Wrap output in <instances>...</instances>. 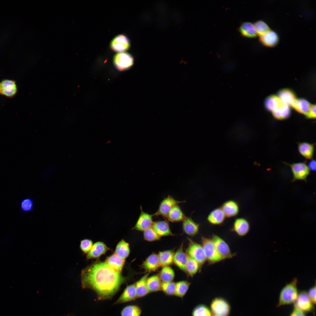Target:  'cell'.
<instances>
[{
	"label": "cell",
	"mask_w": 316,
	"mask_h": 316,
	"mask_svg": "<svg viewBox=\"0 0 316 316\" xmlns=\"http://www.w3.org/2000/svg\"><path fill=\"white\" fill-rule=\"evenodd\" d=\"M81 279L83 288L93 290L104 300L111 298L127 279L105 261H97L82 270Z\"/></svg>",
	"instance_id": "obj_1"
},
{
	"label": "cell",
	"mask_w": 316,
	"mask_h": 316,
	"mask_svg": "<svg viewBox=\"0 0 316 316\" xmlns=\"http://www.w3.org/2000/svg\"><path fill=\"white\" fill-rule=\"evenodd\" d=\"M297 280L295 279L281 289L276 307L294 304L299 292L297 287Z\"/></svg>",
	"instance_id": "obj_2"
},
{
	"label": "cell",
	"mask_w": 316,
	"mask_h": 316,
	"mask_svg": "<svg viewBox=\"0 0 316 316\" xmlns=\"http://www.w3.org/2000/svg\"><path fill=\"white\" fill-rule=\"evenodd\" d=\"M201 245L209 265H213L224 260L215 248L211 238L202 236Z\"/></svg>",
	"instance_id": "obj_3"
},
{
	"label": "cell",
	"mask_w": 316,
	"mask_h": 316,
	"mask_svg": "<svg viewBox=\"0 0 316 316\" xmlns=\"http://www.w3.org/2000/svg\"><path fill=\"white\" fill-rule=\"evenodd\" d=\"M187 239L188 245L186 253L198 262L201 270L202 266L206 261L203 247L201 244L195 242L190 238L188 237Z\"/></svg>",
	"instance_id": "obj_4"
},
{
	"label": "cell",
	"mask_w": 316,
	"mask_h": 316,
	"mask_svg": "<svg viewBox=\"0 0 316 316\" xmlns=\"http://www.w3.org/2000/svg\"><path fill=\"white\" fill-rule=\"evenodd\" d=\"M314 304L309 298L307 292L302 291L298 295L293 305L305 313H311L315 315Z\"/></svg>",
	"instance_id": "obj_5"
},
{
	"label": "cell",
	"mask_w": 316,
	"mask_h": 316,
	"mask_svg": "<svg viewBox=\"0 0 316 316\" xmlns=\"http://www.w3.org/2000/svg\"><path fill=\"white\" fill-rule=\"evenodd\" d=\"M210 310L215 316H229L231 307L229 302L221 297L214 298L210 304Z\"/></svg>",
	"instance_id": "obj_6"
},
{
	"label": "cell",
	"mask_w": 316,
	"mask_h": 316,
	"mask_svg": "<svg viewBox=\"0 0 316 316\" xmlns=\"http://www.w3.org/2000/svg\"><path fill=\"white\" fill-rule=\"evenodd\" d=\"M185 202V201H178L169 195L161 202L157 211L153 214V217L161 216L166 219L169 213L173 207Z\"/></svg>",
	"instance_id": "obj_7"
},
{
	"label": "cell",
	"mask_w": 316,
	"mask_h": 316,
	"mask_svg": "<svg viewBox=\"0 0 316 316\" xmlns=\"http://www.w3.org/2000/svg\"><path fill=\"white\" fill-rule=\"evenodd\" d=\"M211 239L217 250L224 260L231 258L235 255L232 253L227 243L221 237L213 234Z\"/></svg>",
	"instance_id": "obj_8"
},
{
	"label": "cell",
	"mask_w": 316,
	"mask_h": 316,
	"mask_svg": "<svg viewBox=\"0 0 316 316\" xmlns=\"http://www.w3.org/2000/svg\"><path fill=\"white\" fill-rule=\"evenodd\" d=\"M133 56L125 52L116 54L113 58L114 65L120 71L125 70L130 68L133 65Z\"/></svg>",
	"instance_id": "obj_9"
},
{
	"label": "cell",
	"mask_w": 316,
	"mask_h": 316,
	"mask_svg": "<svg viewBox=\"0 0 316 316\" xmlns=\"http://www.w3.org/2000/svg\"><path fill=\"white\" fill-rule=\"evenodd\" d=\"M289 166L293 176V181L301 180L306 181L310 173V169L305 163L298 162L290 164Z\"/></svg>",
	"instance_id": "obj_10"
},
{
	"label": "cell",
	"mask_w": 316,
	"mask_h": 316,
	"mask_svg": "<svg viewBox=\"0 0 316 316\" xmlns=\"http://www.w3.org/2000/svg\"><path fill=\"white\" fill-rule=\"evenodd\" d=\"M140 209V214L135 225L132 229L143 231L152 227L154 222L153 220V214L144 212L141 206Z\"/></svg>",
	"instance_id": "obj_11"
},
{
	"label": "cell",
	"mask_w": 316,
	"mask_h": 316,
	"mask_svg": "<svg viewBox=\"0 0 316 316\" xmlns=\"http://www.w3.org/2000/svg\"><path fill=\"white\" fill-rule=\"evenodd\" d=\"M110 46L114 51L119 52H125L130 47V42L126 36L120 34L116 36L112 39Z\"/></svg>",
	"instance_id": "obj_12"
},
{
	"label": "cell",
	"mask_w": 316,
	"mask_h": 316,
	"mask_svg": "<svg viewBox=\"0 0 316 316\" xmlns=\"http://www.w3.org/2000/svg\"><path fill=\"white\" fill-rule=\"evenodd\" d=\"M250 224L246 219L243 217L236 218L233 223L230 230L239 236H243L249 232Z\"/></svg>",
	"instance_id": "obj_13"
},
{
	"label": "cell",
	"mask_w": 316,
	"mask_h": 316,
	"mask_svg": "<svg viewBox=\"0 0 316 316\" xmlns=\"http://www.w3.org/2000/svg\"><path fill=\"white\" fill-rule=\"evenodd\" d=\"M137 298L135 284L134 283L127 286L114 304L125 303L135 300Z\"/></svg>",
	"instance_id": "obj_14"
},
{
	"label": "cell",
	"mask_w": 316,
	"mask_h": 316,
	"mask_svg": "<svg viewBox=\"0 0 316 316\" xmlns=\"http://www.w3.org/2000/svg\"><path fill=\"white\" fill-rule=\"evenodd\" d=\"M226 218L235 217L239 214L240 207L238 203L233 200H227L223 203L220 207Z\"/></svg>",
	"instance_id": "obj_15"
},
{
	"label": "cell",
	"mask_w": 316,
	"mask_h": 316,
	"mask_svg": "<svg viewBox=\"0 0 316 316\" xmlns=\"http://www.w3.org/2000/svg\"><path fill=\"white\" fill-rule=\"evenodd\" d=\"M152 227L161 237L175 235L171 231L169 222L166 219L154 221Z\"/></svg>",
	"instance_id": "obj_16"
},
{
	"label": "cell",
	"mask_w": 316,
	"mask_h": 316,
	"mask_svg": "<svg viewBox=\"0 0 316 316\" xmlns=\"http://www.w3.org/2000/svg\"><path fill=\"white\" fill-rule=\"evenodd\" d=\"M161 267L158 255L154 253L149 256L140 265L141 268L150 273L155 272Z\"/></svg>",
	"instance_id": "obj_17"
},
{
	"label": "cell",
	"mask_w": 316,
	"mask_h": 316,
	"mask_svg": "<svg viewBox=\"0 0 316 316\" xmlns=\"http://www.w3.org/2000/svg\"><path fill=\"white\" fill-rule=\"evenodd\" d=\"M182 221V229L185 233L192 237L198 233L200 224L195 222L191 217L186 216Z\"/></svg>",
	"instance_id": "obj_18"
},
{
	"label": "cell",
	"mask_w": 316,
	"mask_h": 316,
	"mask_svg": "<svg viewBox=\"0 0 316 316\" xmlns=\"http://www.w3.org/2000/svg\"><path fill=\"white\" fill-rule=\"evenodd\" d=\"M183 243H182L178 250L175 252L173 263L180 270L186 274V266L187 264V255L183 250Z\"/></svg>",
	"instance_id": "obj_19"
},
{
	"label": "cell",
	"mask_w": 316,
	"mask_h": 316,
	"mask_svg": "<svg viewBox=\"0 0 316 316\" xmlns=\"http://www.w3.org/2000/svg\"><path fill=\"white\" fill-rule=\"evenodd\" d=\"M110 249L103 242H97L93 244L91 249L87 254L86 258L87 260L98 258Z\"/></svg>",
	"instance_id": "obj_20"
},
{
	"label": "cell",
	"mask_w": 316,
	"mask_h": 316,
	"mask_svg": "<svg viewBox=\"0 0 316 316\" xmlns=\"http://www.w3.org/2000/svg\"><path fill=\"white\" fill-rule=\"evenodd\" d=\"M226 217L220 207L213 209L207 218L208 222L213 225H222L224 222Z\"/></svg>",
	"instance_id": "obj_21"
},
{
	"label": "cell",
	"mask_w": 316,
	"mask_h": 316,
	"mask_svg": "<svg viewBox=\"0 0 316 316\" xmlns=\"http://www.w3.org/2000/svg\"><path fill=\"white\" fill-rule=\"evenodd\" d=\"M17 91V85L13 80H4L0 83V93L8 97L14 96Z\"/></svg>",
	"instance_id": "obj_22"
},
{
	"label": "cell",
	"mask_w": 316,
	"mask_h": 316,
	"mask_svg": "<svg viewBox=\"0 0 316 316\" xmlns=\"http://www.w3.org/2000/svg\"><path fill=\"white\" fill-rule=\"evenodd\" d=\"M279 40L278 34L274 31L270 30L260 38V42L261 43L268 47L276 46L278 43Z\"/></svg>",
	"instance_id": "obj_23"
},
{
	"label": "cell",
	"mask_w": 316,
	"mask_h": 316,
	"mask_svg": "<svg viewBox=\"0 0 316 316\" xmlns=\"http://www.w3.org/2000/svg\"><path fill=\"white\" fill-rule=\"evenodd\" d=\"M150 273L147 272L135 283L137 298L144 297L150 293L146 283Z\"/></svg>",
	"instance_id": "obj_24"
},
{
	"label": "cell",
	"mask_w": 316,
	"mask_h": 316,
	"mask_svg": "<svg viewBox=\"0 0 316 316\" xmlns=\"http://www.w3.org/2000/svg\"><path fill=\"white\" fill-rule=\"evenodd\" d=\"M105 262L112 268L121 272L124 265L125 260L123 259L114 253L107 257Z\"/></svg>",
	"instance_id": "obj_25"
},
{
	"label": "cell",
	"mask_w": 316,
	"mask_h": 316,
	"mask_svg": "<svg viewBox=\"0 0 316 316\" xmlns=\"http://www.w3.org/2000/svg\"><path fill=\"white\" fill-rule=\"evenodd\" d=\"M186 216L178 205L173 207L169 213L166 219L172 222L182 221Z\"/></svg>",
	"instance_id": "obj_26"
},
{
	"label": "cell",
	"mask_w": 316,
	"mask_h": 316,
	"mask_svg": "<svg viewBox=\"0 0 316 316\" xmlns=\"http://www.w3.org/2000/svg\"><path fill=\"white\" fill-rule=\"evenodd\" d=\"M312 105L303 99H296L291 106L297 111L306 116L310 112Z\"/></svg>",
	"instance_id": "obj_27"
},
{
	"label": "cell",
	"mask_w": 316,
	"mask_h": 316,
	"mask_svg": "<svg viewBox=\"0 0 316 316\" xmlns=\"http://www.w3.org/2000/svg\"><path fill=\"white\" fill-rule=\"evenodd\" d=\"M174 250L159 251L158 256L161 267L169 266L173 263Z\"/></svg>",
	"instance_id": "obj_28"
},
{
	"label": "cell",
	"mask_w": 316,
	"mask_h": 316,
	"mask_svg": "<svg viewBox=\"0 0 316 316\" xmlns=\"http://www.w3.org/2000/svg\"><path fill=\"white\" fill-rule=\"evenodd\" d=\"M277 96L282 102L289 106H291L296 99L295 94L288 89L281 90Z\"/></svg>",
	"instance_id": "obj_29"
},
{
	"label": "cell",
	"mask_w": 316,
	"mask_h": 316,
	"mask_svg": "<svg viewBox=\"0 0 316 316\" xmlns=\"http://www.w3.org/2000/svg\"><path fill=\"white\" fill-rule=\"evenodd\" d=\"M239 31L242 36L246 37L253 38L257 35L254 25L249 22L242 24L239 27Z\"/></svg>",
	"instance_id": "obj_30"
},
{
	"label": "cell",
	"mask_w": 316,
	"mask_h": 316,
	"mask_svg": "<svg viewBox=\"0 0 316 316\" xmlns=\"http://www.w3.org/2000/svg\"><path fill=\"white\" fill-rule=\"evenodd\" d=\"M146 283L150 293L156 292L161 290L162 282L158 274L148 276L146 280Z\"/></svg>",
	"instance_id": "obj_31"
},
{
	"label": "cell",
	"mask_w": 316,
	"mask_h": 316,
	"mask_svg": "<svg viewBox=\"0 0 316 316\" xmlns=\"http://www.w3.org/2000/svg\"><path fill=\"white\" fill-rule=\"evenodd\" d=\"M129 244L124 239H121L116 247L115 253L123 259L125 260L130 253Z\"/></svg>",
	"instance_id": "obj_32"
},
{
	"label": "cell",
	"mask_w": 316,
	"mask_h": 316,
	"mask_svg": "<svg viewBox=\"0 0 316 316\" xmlns=\"http://www.w3.org/2000/svg\"><path fill=\"white\" fill-rule=\"evenodd\" d=\"M187 255L188 260L186 268V274L192 277L198 272H200L201 270L198 262Z\"/></svg>",
	"instance_id": "obj_33"
},
{
	"label": "cell",
	"mask_w": 316,
	"mask_h": 316,
	"mask_svg": "<svg viewBox=\"0 0 316 316\" xmlns=\"http://www.w3.org/2000/svg\"><path fill=\"white\" fill-rule=\"evenodd\" d=\"M158 276L162 282L173 281L175 277L174 269L169 266L162 267Z\"/></svg>",
	"instance_id": "obj_34"
},
{
	"label": "cell",
	"mask_w": 316,
	"mask_h": 316,
	"mask_svg": "<svg viewBox=\"0 0 316 316\" xmlns=\"http://www.w3.org/2000/svg\"><path fill=\"white\" fill-rule=\"evenodd\" d=\"M283 103L277 96H270L266 99L265 105L267 109L272 113L276 110Z\"/></svg>",
	"instance_id": "obj_35"
},
{
	"label": "cell",
	"mask_w": 316,
	"mask_h": 316,
	"mask_svg": "<svg viewBox=\"0 0 316 316\" xmlns=\"http://www.w3.org/2000/svg\"><path fill=\"white\" fill-rule=\"evenodd\" d=\"M290 113L291 110L289 106L283 103L272 112L274 118L279 120L286 118L290 116Z\"/></svg>",
	"instance_id": "obj_36"
},
{
	"label": "cell",
	"mask_w": 316,
	"mask_h": 316,
	"mask_svg": "<svg viewBox=\"0 0 316 316\" xmlns=\"http://www.w3.org/2000/svg\"><path fill=\"white\" fill-rule=\"evenodd\" d=\"M298 149L300 154L305 158H312L314 150L313 145L305 142L300 143L298 145Z\"/></svg>",
	"instance_id": "obj_37"
},
{
	"label": "cell",
	"mask_w": 316,
	"mask_h": 316,
	"mask_svg": "<svg viewBox=\"0 0 316 316\" xmlns=\"http://www.w3.org/2000/svg\"><path fill=\"white\" fill-rule=\"evenodd\" d=\"M191 283L187 281H181L176 283V296L183 298L186 294Z\"/></svg>",
	"instance_id": "obj_38"
},
{
	"label": "cell",
	"mask_w": 316,
	"mask_h": 316,
	"mask_svg": "<svg viewBox=\"0 0 316 316\" xmlns=\"http://www.w3.org/2000/svg\"><path fill=\"white\" fill-rule=\"evenodd\" d=\"M141 310L138 306L130 305L126 306L122 310L121 316H140Z\"/></svg>",
	"instance_id": "obj_39"
},
{
	"label": "cell",
	"mask_w": 316,
	"mask_h": 316,
	"mask_svg": "<svg viewBox=\"0 0 316 316\" xmlns=\"http://www.w3.org/2000/svg\"><path fill=\"white\" fill-rule=\"evenodd\" d=\"M192 316H212V312L207 306L200 304L195 307L193 310Z\"/></svg>",
	"instance_id": "obj_40"
},
{
	"label": "cell",
	"mask_w": 316,
	"mask_h": 316,
	"mask_svg": "<svg viewBox=\"0 0 316 316\" xmlns=\"http://www.w3.org/2000/svg\"><path fill=\"white\" fill-rule=\"evenodd\" d=\"M161 290L166 295L169 296L175 295L176 283L173 281L162 282Z\"/></svg>",
	"instance_id": "obj_41"
},
{
	"label": "cell",
	"mask_w": 316,
	"mask_h": 316,
	"mask_svg": "<svg viewBox=\"0 0 316 316\" xmlns=\"http://www.w3.org/2000/svg\"><path fill=\"white\" fill-rule=\"evenodd\" d=\"M254 25L257 35L260 37L264 35L270 30L268 25L263 20L257 21Z\"/></svg>",
	"instance_id": "obj_42"
},
{
	"label": "cell",
	"mask_w": 316,
	"mask_h": 316,
	"mask_svg": "<svg viewBox=\"0 0 316 316\" xmlns=\"http://www.w3.org/2000/svg\"><path fill=\"white\" fill-rule=\"evenodd\" d=\"M143 236L144 240L149 242L158 241L161 238L152 227L144 231Z\"/></svg>",
	"instance_id": "obj_43"
},
{
	"label": "cell",
	"mask_w": 316,
	"mask_h": 316,
	"mask_svg": "<svg viewBox=\"0 0 316 316\" xmlns=\"http://www.w3.org/2000/svg\"><path fill=\"white\" fill-rule=\"evenodd\" d=\"M33 207L34 201L30 198L27 197L24 198L20 202V209L24 213L31 212L33 210Z\"/></svg>",
	"instance_id": "obj_44"
},
{
	"label": "cell",
	"mask_w": 316,
	"mask_h": 316,
	"mask_svg": "<svg viewBox=\"0 0 316 316\" xmlns=\"http://www.w3.org/2000/svg\"><path fill=\"white\" fill-rule=\"evenodd\" d=\"M93 245V242L91 240L85 239L81 241L80 247L82 252L85 254H87L91 249Z\"/></svg>",
	"instance_id": "obj_45"
},
{
	"label": "cell",
	"mask_w": 316,
	"mask_h": 316,
	"mask_svg": "<svg viewBox=\"0 0 316 316\" xmlns=\"http://www.w3.org/2000/svg\"><path fill=\"white\" fill-rule=\"evenodd\" d=\"M308 295L314 305L316 304V287L315 285L311 288L307 292Z\"/></svg>",
	"instance_id": "obj_46"
},
{
	"label": "cell",
	"mask_w": 316,
	"mask_h": 316,
	"mask_svg": "<svg viewBox=\"0 0 316 316\" xmlns=\"http://www.w3.org/2000/svg\"><path fill=\"white\" fill-rule=\"evenodd\" d=\"M289 316H306L304 313L293 305L292 310Z\"/></svg>",
	"instance_id": "obj_47"
},
{
	"label": "cell",
	"mask_w": 316,
	"mask_h": 316,
	"mask_svg": "<svg viewBox=\"0 0 316 316\" xmlns=\"http://www.w3.org/2000/svg\"><path fill=\"white\" fill-rule=\"evenodd\" d=\"M306 117L308 118H313L316 117V106L312 105L311 109Z\"/></svg>",
	"instance_id": "obj_48"
},
{
	"label": "cell",
	"mask_w": 316,
	"mask_h": 316,
	"mask_svg": "<svg viewBox=\"0 0 316 316\" xmlns=\"http://www.w3.org/2000/svg\"><path fill=\"white\" fill-rule=\"evenodd\" d=\"M310 169L315 171L316 169V162L314 160H312L309 163L308 166Z\"/></svg>",
	"instance_id": "obj_49"
},
{
	"label": "cell",
	"mask_w": 316,
	"mask_h": 316,
	"mask_svg": "<svg viewBox=\"0 0 316 316\" xmlns=\"http://www.w3.org/2000/svg\"><path fill=\"white\" fill-rule=\"evenodd\" d=\"M67 316H71L69 315H68Z\"/></svg>",
	"instance_id": "obj_50"
},
{
	"label": "cell",
	"mask_w": 316,
	"mask_h": 316,
	"mask_svg": "<svg viewBox=\"0 0 316 316\" xmlns=\"http://www.w3.org/2000/svg\"></svg>",
	"instance_id": "obj_51"
}]
</instances>
